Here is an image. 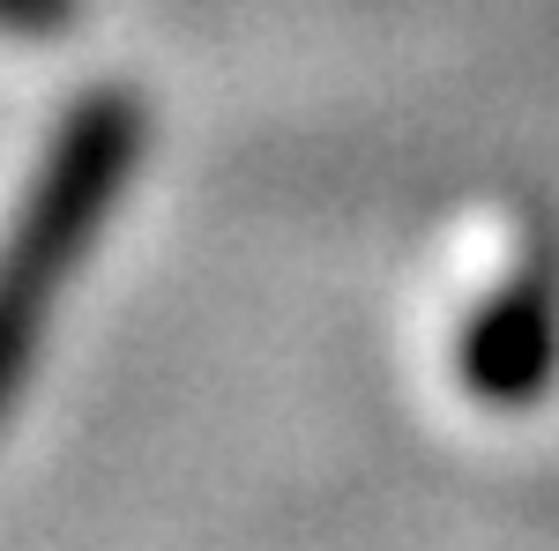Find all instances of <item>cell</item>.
<instances>
[{"mask_svg": "<svg viewBox=\"0 0 559 551\" xmlns=\"http://www.w3.org/2000/svg\"><path fill=\"white\" fill-rule=\"evenodd\" d=\"M142 149H150V105L120 83L83 89L45 134V157L0 231V432L38 373L52 298L90 261L105 216L120 209L128 179L142 171Z\"/></svg>", "mask_w": 559, "mask_h": 551, "instance_id": "cell-1", "label": "cell"}, {"mask_svg": "<svg viewBox=\"0 0 559 551\" xmlns=\"http://www.w3.org/2000/svg\"><path fill=\"white\" fill-rule=\"evenodd\" d=\"M559 373V239H530L522 261L471 306L455 336V381L485 410H530Z\"/></svg>", "mask_w": 559, "mask_h": 551, "instance_id": "cell-2", "label": "cell"}, {"mask_svg": "<svg viewBox=\"0 0 559 551\" xmlns=\"http://www.w3.org/2000/svg\"><path fill=\"white\" fill-rule=\"evenodd\" d=\"M75 23H83V0H0V38L52 45L75 38Z\"/></svg>", "mask_w": 559, "mask_h": 551, "instance_id": "cell-3", "label": "cell"}]
</instances>
